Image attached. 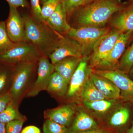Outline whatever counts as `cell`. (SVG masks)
I'll list each match as a JSON object with an SVG mask.
<instances>
[{
	"instance_id": "obj_1",
	"label": "cell",
	"mask_w": 133,
	"mask_h": 133,
	"mask_svg": "<svg viewBox=\"0 0 133 133\" xmlns=\"http://www.w3.org/2000/svg\"><path fill=\"white\" fill-rule=\"evenodd\" d=\"M24 24V41L34 45L42 56L49 57L57 48L62 35L56 32L45 21L39 22L31 15H22Z\"/></svg>"
},
{
	"instance_id": "obj_2",
	"label": "cell",
	"mask_w": 133,
	"mask_h": 133,
	"mask_svg": "<svg viewBox=\"0 0 133 133\" xmlns=\"http://www.w3.org/2000/svg\"><path fill=\"white\" fill-rule=\"evenodd\" d=\"M123 5L119 0H95L81 6L71 16H75L79 26L104 27Z\"/></svg>"
},
{
	"instance_id": "obj_3",
	"label": "cell",
	"mask_w": 133,
	"mask_h": 133,
	"mask_svg": "<svg viewBox=\"0 0 133 133\" xmlns=\"http://www.w3.org/2000/svg\"><path fill=\"white\" fill-rule=\"evenodd\" d=\"M38 62L21 63L14 66L13 80L9 92L11 102L18 108L35 81Z\"/></svg>"
},
{
	"instance_id": "obj_4",
	"label": "cell",
	"mask_w": 133,
	"mask_h": 133,
	"mask_svg": "<svg viewBox=\"0 0 133 133\" xmlns=\"http://www.w3.org/2000/svg\"><path fill=\"white\" fill-rule=\"evenodd\" d=\"M110 30L108 27L79 26L71 27L66 35L81 45L83 57L90 58L95 44Z\"/></svg>"
},
{
	"instance_id": "obj_5",
	"label": "cell",
	"mask_w": 133,
	"mask_h": 133,
	"mask_svg": "<svg viewBox=\"0 0 133 133\" xmlns=\"http://www.w3.org/2000/svg\"><path fill=\"white\" fill-rule=\"evenodd\" d=\"M42 56L34 45L23 41L14 43L7 50L0 54V62L14 66L21 63L38 61Z\"/></svg>"
},
{
	"instance_id": "obj_6",
	"label": "cell",
	"mask_w": 133,
	"mask_h": 133,
	"mask_svg": "<svg viewBox=\"0 0 133 133\" xmlns=\"http://www.w3.org/2000/svg\"><path fill=\"white\" fill-rule=\"evenodd\" d=\"M91 71L114 83L120 90L121 99L122 101L133 103V81L127 74L118 70L103 71L91 69Z\"/></svg>"
},
{
	"instance_id": "obj_7",
	"label": "cell",
	"mask_w": 133,
	"mask_h": 133,
	"mask_svg": "<svg viewBox=\"0 0 133 133\" xmlns=\"http://www.w3.org/2000/svg\"><path fill=\"white\" fill-rule=\"evenodd\" d=\"M122 33L113 28L98 41L89 59V65L91 69H95L107 57Z\"/></svg>"
},
{
	"instance_id": "obj_8",
	"label": "cell",
	"mask_w": 133,
	"mask_h": 133,
	"mask_svg": "<svg viewBox=\"0 0 133 133\" xmlns=\"http://www.w3.org/2000/svg\"><path fill=\"white\" fill-rule=\"evenodd\" d=\"M55 71V65L49 58L42 56L38 59L37 76L26 98L35 97L42 91L47 90L50 78Z\"/></svg>"
},
{
	"instance_id": "obj_9",
	"label": "cell",
	"mask_w": 133,
	"mask_h": 133,
	"mask_svg": "<svg viewBox=\"0 0 133 133\" xmlns=\"http://www.w3.org/2000/svg\"><path fill=\"white\" fill-rule=\"evenodd\" d=\"M133 33V31L122 33L107 57L93 69L103 71L117 70L119 63V60L125 52L127 44Z\"/></svg>"
},
{
	"instance_id": "obj_10",
	"label": "cell",
	"mask_w": 133,
	"mask_h": 133,
	"mask_svg": "<svg viewBox=\"0 0 133 133\" xmlns=\"http://www.w3.org/2000/svg\"><path fill=\"white\" fill-rule=\"evenodd\" d=\"M73 57L81 58L83 57V51L80 44L75 40L62 35L59 38L57 48L50 55L49 59L52 64L65 58Z\"/></svg>"
},
{
	"instance_id": "obj_11",
	"label": "cell",
	"mask_w": 133,
	"mask_h": 133,
	"mask_svg": "<svg viewBox=\"0 0 133 133\" xmlns=\"http://www.w3.org/2000/svg\"><path fill=\"white\" fill-rule=\"evenodd\" d=\"M90 58H81L78 66L74 71L69 82L66 95L68 99L74 98L80 92L86 80L90 76L91 69L88 65Z\"/></svg>"
},
{
	"instance_id": "obj_12",
	"label": "cell",
	"mask_w": 133,
	"mask_h": 133,
	"mask_svg": "<svg viewBox=\"0 0 133 133\" xmlns=\"http://www.w3.org/2000/svg\"><path fill=\"white\" fill-rule=\"evenodd\" d=\"M9 8V14L5 21L8 35L13 43L23 42L25 31L23 17L17 8Z\"/></svg>"
},
{
	"instance_id": "obj_13",
	"label": "cell",
	"mask_w": 133,
	"mask_h": 133,
	"mask_svg": "<svg viewBox=\"0 0 133 133\" xmlns=\"http://www.w3.org/2000/svg\"><path fill=\"white\" fill-rule=\"evenodd\" d=\"M77 110V106L74 102H70L56 108L46 109L44 112V116L45 119H50L68 127L74 119Z\"/></svg>"
},
{
	"instance_id": "obj_14",
	"label": "cell",
	"mask_w": 133,
	"mask_h": 133,
	"mask_svg": "<svg viewBox=\"0 0 133 133\" xmlns=\"http://www.w3.org/2000/svg\"><path fill=\"white\" fill-rule=\"evenodd\" d=\"M115 14L111 21L114 29L122 33L133 31V0L124 4Z\"/></svg>"
},
{
	"instance_id": "obj_15",
	"label": "cell",
	"mask_w": 133,
	"mask_h": 133,
	"mask_svg": "<svg viewBox=\"0 0 133 133\" xmlns=\"http://www.w3.org/2000/svg\"><path fill=\"white\" fill-rule=\"evenodd\" d=\"M45 22L51 28L59 34H66L71 28L67 21L66 10L62 2Z\"/></svg>"
},
{
	"instance_id": "obj_16",
	"label": "cell",
	"mask_w": 133,
	"mask_h": 133,
	"mask_svg": "<svg viewBox=\"0 0 133 133\" xmlns=\"http://www.w3.org/2000/svg\"><path fill=\"white\" fill-rule=\"evenodd\" d=\"M90 77L98 90L108 99H121L120 90L111 81L93 73L91 70Z\"/></svg>"
},
{
	"instance_id": "obj_17",
	"label": "cell",
	"mask_w": 133,
	"mask_h": 133,
	"mask_svg": "<svg viewBox=\"0 0 133 133\" xmlns=\"http://www.w3.org/2000/svg\"><path fill=\"white\" fill-rule=\"evenodd\" d=\"M97 124L92 117L85 112L79 110L68 133L90 131L97 128Z\"/></svg>"
},
{
	"instance_id": "obj_18",
	"label": "cell",
	"mask_w": 133,
	"mask_h": 133,
	"mask_svg": "<svg viewBox=\"0 0 133 133\" xmlns=\"http://www.w3.org/2000/svg\"><path fill=\"white\" fill-rule=\"evenodd\" d=\"M69 84L65 79L55 71L51 77L46 91L52 97L63 98L66 96Z\"/></svg>"
},
{
	"instance_id": "obj_19",
	"label": "cell",
	"mask_w": 133,
	"mask_h": 133,
	"mask_svg": "<svg viewBox=\"0 0 133 133\" xmlns=\"http://www.w3.org/2000/svg\"><path fill=\"white\" fill-rule=\"evenodd\" d=\"M81 59L73 57L64 58L54 64L55 71L59 73L69 83Z\"/></svg>"
},
{
	"instance_id": "obj_20",
	"label": "cell",
	"mask_w": 133,
	"mask_h": 133,
	"mask_svg": "<svg viewBox=\"0 0 133 133\" xmlns=\"http://www.w3.org/2000/svg\"><path fill=\"white\" fill-rule=\"evenodd\" d=\"M14 73V66L0 62V96L9 92Z\"/></svg>"
},
{
	"instance_id": "obj_21",
	"label": "cell",
	"mask_w": 133,
	"mask_h": 133,
	"mask_svg": "<svg viewBox=\"0 0 133 133\" xmlns=\"http://www.w3.org/2000/svg\"><path fill=\"white\" fill-rule=\"evenodd\" d=\"M80 97L83 101L87 102L108 99L98 90L91 79L90 76L86 80L80 91Z\"/></svg>"
},
{
	"instance_id": "obj_22",
	"label": "cell",
	"mask_w": 133,
	"mask_h": 133,
	"mask_svg": "<svg viewBox=\"0 0 133 133\" xmlns=\"http://www.w3.org/2000/svg\"><path fill=\"white\" fill-rule=\"evenodd\" d=\"M131 116V111L128 106H121L111 117L109 124L115 127L125 128L129 124Z\"/></svg>"
},
{
	"instance_id": "obj_23",
	"label": "cell",
	"mask_w": 133,
	"mask_h": 133,
	"mask_svg": "<svg viewBox=\"0 0 133 133\" xmlns=\"http://www.w3.org/2000/svg\"><path fill=\"white\" fill-rule=\"evenodd\" d=\"M18 109L19 108L10 101L6 109L0 114V122L6 124L16 120L26 121L27 120L26 116L22 114Z\"/></svg>"
},
{
	"instance_id": "obj_24",
	"label": "cell",
	"mask_w": 133,
	"mask_h": 133,
	"mask_svg": "<svg viewBox=\"0 0 133 133\" xmlns=\"http://www.w3.org/2000/svg\"><path fill=\"white\" fill-rule=\"evenodd\" d=\"M115 100L113 99H105L90 102L83 101V104L87 109L100 114H104L114 106L116 104Z\"/></svg>"
},
{
	"instance_id": "obj_25",
	"label": "cell",
	"mask_w": 133,
	"mask_h": 133,
	"mask_svg": "<svg viewBox=\"0 0 133 133\" xmlns=\"http://www.w3.org/2000/svg\"><path fill=\"white\" fill-rule=\"evenodd\" d=\"M133 66V43L125 51L121 58L117 70L126 74H128Z\"/></svg>"
},
{
	"instance_id": "obj_26",
	"label": "cell",
	"mask_w": 133,
	"mask_h": 133,
	"mask_svg": "<svg viewBox=\"0 0 133 133\" xmlns=\"http://www.w3.org/2000/svg\"><path fill=\"white\" fill-rule=\"evenodd\" d=\"M68 127L60 125L49 119H45L43 126V133H68Z\"/></svg>"
},
{
	"instance_id": "obj_27",
	"label": "cell",
	"mask_w": 133,
	"mask_h": 133,
	"mask_svg": "<svg viewBox=\"0 0 133 133\" xmlns=\"http://www.w3.org/2000/svg\"><path fill=\"white\" fill-rule=\"evenodd\" d=\"M63 0H49L44 3L41 6L42 17L45 21L55 12Z\"/></svg>"
},
{
	"instance_id": "obj_28",
	"label": "cell",
	"mask_w": 133,
	"mask_h": 133,
	"mask_svg": "<svg viewBox=\"0 0 133 133\" xmlns=\"http://www.w3.org/2000/svg\"><path fill=\"white\" fill-rule=\"evenodd\" d=\"M14 43L8 35L5 21H0V54L7 50Z\"/></svg>"
},
{
	"instance_id": "obj_29",
	"label": "cell",
	"mask_w": 133,
	"mask_h": 133,
	"mask_svg": "<svg viewBox=\"0 0 133 133\" xmlns=\"http://www.w3.org/2000/svg\"><path fill=\"white\" fill-rule=\"evenodd\" d=\"M84 0H63L67 17H70L77 9L84 5Z\"/></svg>"
},
{
	"instance_id": "obj_30",
	"label": "cell",
	"mask_w": 133,
	"mask_h": 133,
	"mask_svg": "<svg viewBox=\"0 0 133 133\" xmlns=\"http://www.w3.org/2000/svg\"><path fill=\"white\" fill-rule=\"evenodd\" d=\"M30 15L38 21L44 22L42 17L41 6L40 0H30Z\"/></svg>"
},
{
	"instance_id": "obj_31",
	"label": "cell",
	"mask_w": 133,
	"mask_h": 133,
	"mask_svg": "<svg viewBox=\"0 0 133 133\" xmlns=\"http://www.w3.org/2000/svg\"><path fill=\"white\" fill-rule=\"evenodd\" d=\"M24 121L16 120L6 124V133H21Z\"/></svg>"
},
{
	"instance_id": "obj_32",
	"label": "cell",
	"mask_w": 133,
	"mask_h": 133,
	"mask_svg": "<svg viewBox=\"0 0 133 133\" xmlns=\"http://www.w3.org/2000/svg\"><path fill=\"white\" fill-rule=\"evenodd\" d=\"M9 7L17 8L22 7L28 9L30 7L28 0H6Z\"/></svg>"
},
{
	"instance_id": "obj_33",
	"label": "cell",
	"mask_w": 133,
	"mask_h": 133,
	"mask_svg": "<svg viewBox=\"0 0 133 133\" xmlns=\"http://www.w3.org/2000/svg\"><path fill=\"white\" fill-rule=\"evenodd\" d=\"M11 101L9 92L0 96V114L2 112Z\"/></svg>"
},
{
	"instance_id": "obj_34",
	"label": "cell",
	"mask_w": 133,
	"mask_h": 133,
	"mask_svg": "<svg viewBox=\"0 0 133 133\" xmlns=\"http://www.w3.org/2000/svg\"><path fill=\"white\" fill-rule=\"evenodd\" d=\"M21 133H41V131L37 127L31 125L24 128Z\"/></svg>"
},
{
	"instance_id": "obj_35",
	"label": "cell",
	"mask_w": 133,
	"mask_h": 133,
	"mask_svg": "<svg viewBox=\"0 0 133 133\" xmlns=\"http://www.w3.org/2000/svg\"><path fill=\"white\" fill-rule=\"evenodd\" d=\"M75 133H107V131L103 129L96 128L90 131Z\"/></svg>"
},
{
	"instance_id": "obj_36",
	"label": "cell",
	"mask_w": 133,
	"mask_h": 133,
	"mask_svg": "<svg viewBox=\"0 0 133 133\" xmlns=\"http://www.w3.org/2000/svg\"><path fill=\"white\" fill-rule=\"evenodd\" d=\"M0 133H6V124L0 122Z\"/></svg>"
},
{
	"instance_id": "obj_37",
	"label": "cell",
	"mask_w": 133,
	"mask_h": 133,
	"mask_svg": "<svg viewBox=\"0 0 133 133\" xmlns=\"http://www.w3.org/2000/svg\"><path fill=\"white\" fill-rule=\"evenodd\" d=\"M125 133H133V120L132 122V125L130 128L126 131Z\"/></svg>"
},
{
	"instance_id": "obj_38",
	"label": "cell",
	"mask_w": 133,
	"mask_h": 133,
	"mask_svg": "<svg viewBox=\"0 0 133 133\" xmlns=\"http://www.w3.org/2000/svg\"><path fill=\"white\" fill-rule=\"evenodd\" d=\"M95 1V0H84V5H83L88 4V3L92 2V1Z\"/></svg>"
},
{
	"instance_id": "obj_39",
	"label": "cell",
	"mask_w": 133,
	"mask_h": 133,
	"mask_svg": "<svg viewBox=\"0 0 133 133\" xmlns=\"http://www.w3.org/2000/svg\"><path fill=\"white\" fill-rule=\"evenodd\" d=\"M129 73L130 74V76H131V77L133 78V66L131 68V70H130Z\"/></svg>"
},
{
	"instance_id": "obj_40",
	"label": "cell",
	"mask_w": 133,
	"mask_h": 133,
	"mask_svg": "<svg viewBox=\"0 0 133 133\" xmlns=\"http://www.w3.org/2000/svg\"><path fill=\"white\" fill-rule=\"evenodd\" d=\"M49 0H40V4H41V6L43 5L44 3L46 2L47 1Z\"/></svg>"
}]
</instances>
